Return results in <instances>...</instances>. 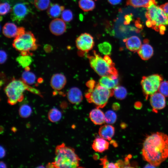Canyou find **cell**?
<instances>
[{
    "mask_svg": "<svg viewBox=\"0 0 168 168\" xmlns=\"http://www.w3.org/2000/svg\"><path fill=\"white\" fill-rule=\"evenodd\" d=\"M142 155L150 164L159 166L168 157V136L157 132L148 136L143 144Z\"/></svg>",
    "mask_w": 168,
    "mask_h": 168,
    "instance_id": "obj_1",
    "label": "cell"
},
{
    "mask_svg": "<svg viewBox=\"0 0 168 168\" xmlns=\"http://www.w3.org/2000/svg\"><path fill=\"white\" fill-rule=\"evenodd\" d=\"M55 154L54 161L52 163L53 168H77L79 166L80 159L74 149L64 143L56 146Z\"/></svg>",
    "mask_w": 168,
    "mask_h": 168,
    "instance_id": "obj_2",
    "label": "cell"
},
{
    "mask_svg": "<svg viewBox=\"0 0 168 168\" xmlns=\"http://www.w3.org/2000/svg\"><path fill=\"white\" fill-rule=\"evenodd\" d=\"M26 90L41 96L39 91L29 86L22 80L15 79L10 82L4 88L8 98V103L11 105H14L22 101L24 98V92Z\"/></svg>",
    "mask_w": 168,
    "mask_h": 168,
    "instance_id": "obj_3",
    "label": "cell"
},
{
    "mask_svg": "<svg viewBox=\"0 0 168 168\" xmlns=\"http://www.w3.org/2000/svg\"><path fill=\"white\" fill-rule=\"evenodd\" d=\"M113 95V90L97 84L94 88L88 90L85 94V97L89 103L94 104L97 108H99L104 107L110 97Z\"/></svg>",
    "mask_w": 168,
    "mask_h": 168,
    "instance_id": "obj_4",
    "label": "cell"
},
{
    "mask_svg": "<svg viewBox=\"0 0 168 168\" xmlns=\"http://www.w3.org/2000/svg\"><path fill=\"white\" fill-rule=\"evenodd\" d=\"M93 55L88 56L91 67L99 75L101 76L114 75L118 76L117 70L114 65L109 64L95 51L93 52Z\"/></svg>",
    "mask_w": 168,
    "mask_h": 168,
    "instance_id": "obj_5",
    "label": "cell"
},
{
    "mask_svg": "<svg viewBox=\"0 0 168 168\" xmlns=\"http://www.w3.org/2000/svg\"><path fill=\"white\" fill-rule=\"evenodd\" d=\"M12 45L16 49L21 53H29L30 51L35 50L38 47L36 39L30 31L25 32L23 34L15 37Z\"/></svg>",
    "mask_w": 168,
    "mask_h": 168,
    "instance_id": "obj_6",
    "label": "cell"
},
{
    "mask_svg": "<svg viewBox=\"0 0 168 168\" xmlns=\"http://www.w3.org/2000/svg\"><path fill=\"white\" fill-rule=\"evenodd\" d=\"M145 16L147 19L152 21V28L159 31V26L161 24L168 25V17L163 10L156 5L153 4L147 8Z\"/></svg>",
    "mask_w": 168,
    "mask_h": 168,
    "instance_id": "obj_7",
    "label": "cell"
},
{
    "mask_svg": "<svg viewBox=\"0 0 168 168\" xmlns=\"http://www.w3.org/2000/svg\"><path fill=\"white\" fill-rule=\"evenodd\" d=\"M162 80V76L158 74H153L142 77L141 84L146 99L156 92Z\"/></svg>",
    "mask_w": 168,
    "mask_h": 168,
    "instance_id": "obj_8",
    "label": "cell"
},
{
    "mask_svg": "<svg viewBox=\"0 0 168 168\" xmlns=\"http://www.w3.org/2000/svg\"><path fill=\"white\" fill-rule=\"evenodd\" d=\"M76 44L79 50L87 52L91 50L94 45V38L88 33H82L76 39Z\"/></svg>",
    "mask_w": 168,
    "mask_h": 168,
    "instance_id": "obj_9",
    "label": "cell"
},
{
    "mask_svg": "<svg viewBox=\"0 0 168 168\" xmlns=\"http://www.w3.org/2000/svg\"><path fill=\"white\" fill-rule=\"evenodd\" d=\"M29 12V9L26 4L17 3L13 7L11 18L13 21L20 22L25 18Z\"/></svg>",
    "mask_w": 168,
    "mask_h": 168,
    "instance_id": "obj_10",
    "label": "cell"
},
{
    "mask_svg": "<svg viewBox=\"0 0 168 168\" xmlns=\"http://www.w3.org/2000/svg\"><path fill=\"white\" fill-rule=\"evenodd\" d=\"M150 101L154 111L162 109L166 105L165 96L160 92H156L151 95Z\"/></svg>",
    "mask_w": 168,
    "mask_h": 168,
    "instance_id": "obj_11",
    "label": "cell"
},
{
    "mask_svg": "<svg viewBox=\"0 0 168 168\" xmlns=\"http://www.w3.org/2000/svg\"><path fill=\"white\" fill-rule=\"evenodd\" d=\"M49 29L51 33L56 35L63 34L66 31V26L63 20L56 18L50 22Z\"/></svg>",
    "mask_w": 168,
    "mask_h": 168,
    "instance_id": "obj_12",
    "label": "cell"
},
{
    "mask_svg": "<svg viewBox=\"0 0 168 168\" xmlns=\"http://www.w3.org/2000/svg\"><path fill=\"white\" fill-rule=\"evenodd\" d=\"M66 79L65 76L61 73H56L52 77L50 84L53 89L60 91L65 86L66 83Z\"/></svg>",
    "mask_w": 168,
    "mask_h": 168,
    "instance_id": "obj_13",
    "label": "cell"
},
{
    "mask_svg": "<svg viewBox=\"0 0 168 168\" xmlns=\"http://www.w3.org/2000/svg\"><path fill=\"white\" fill-rule=\"evenodd\" d=\"M118 76L114 75L102 76L99 80V83L102 86L108 89H114L119 83Z\"/></svg>",
    "mask_w": 168,
    "mask_h": 168,
    "instance_id": "obj_14",
    "label": "cell"
},
{
    "mask_svg": "<svg viewBox=\"0 0 168 168\" xmlns=\"http://www.w3.org/2000/svg\"><path fill=\"white\" fill-rule=\"evenodd\" d=\"M139 57L143 60H147L153 55L154 50L152 46L148 44L147 39H145L144 43L138 51Z\"/></svg>",
    "mask_w": 168,
    "mask_h": 168,
    "instance_id": "obj_15",
    "label": "cell"
},
{
    "mask_svg": "<svg viewBox=\"0 0 168 168\" xmlns=\"http://www.w3.org/2000/svg\"><path fill=\"white\" fill-rule=\"evenodd\" d=\"M67 96L69 101L73 104H79L83 99L81 91L76 87H72L69 90L67 94Z\"/></svg>",
    "mask_w": 168,
    "mask_h": 168,
    "instance_id": "obj_16",
    "label": "cell"
},
{
    "mask_svg": "<svg viewBox=\"0 0 168 168\" xmlns=\"http://www.w3.org/2000/svg\"><path fill=\"white\" fill-rule=\"evenodd\" d=\"M123 41L125 43L127 49L133 52L138 51L142 45L140 39L136 36H131L124 39Z\"/></svg>",
    "mask_w": 168,
    "mask_h": 168,
    "instance_id": "obj_17",
    "label": "cell"
},
{
    "mask_svg": "<svg viewBox=\"0 0 168 168\" xmlns=\"http://www.w3.org/2000/svg\"><path fill=\"white\" fill-rule=\"evenodd\" d=\"M89 117L91 121L96 125H102L105 122V114L99 108L92 110L90 113Z\"/></svg>",
    "mask_w": 168,
    "mask_h": 168,
    "instance_id": "obj_18",
    "label": "cell"
},
{
    "mask_svg": "<svg viewBox=\"0 0 168 168\" xmlns=\"http://www.w3.org/2000/svg\"><path fill=\"white\" fill-rule=\"evenodd\" d=\"M114 127L110 124H105L101 126L99 130V134L101 138L110 141L114 135Z\"/></svg>",
    "mask_w": 168,
    "mask_h": 168,
    "instance_id": "obj_19",
    "label": "cell"
},
{
    "mask_svg": "<svg viewBox=\"0 0 168 168\" xmlns=\"http://www.w3.org/2000/svg\"><path fill=\"white\" fill-rule=\"evenodd\" d=\"M92 146L95 151L101 153L108 149L109 142L102 138H97L93 141Z\"/></svg>",
    "mask_w": 168,
    "mask_h": 168,
    "instance_id": "obj_20",
    "label": "cell"
},
{
    "mask_svg": "<svg viewBox=\"0 0 168 168\" xmlns=\"http://www.w3.org/2000/svg\"><path fill=\"white\" fill-rule=\"evenodd\" d=\"M153 4L156 5L155 0H127L126 5L134 8L144 7L148 8Z\"/></svg>",
    "mask_w": 168,
    "mask_h": 168,
    "instance_id": "obj_21",
    "label": "cell"
},
{
    "mask_svg": "<svg viewBox=\"0 0 168 168\" xmlns=\"http://www.w3.org/2000/svg\"><path fill=\"white\" fill-rule=\"evenodd\" d=\"M17 28L14 24L8 22L6 23L3 28V35L8 38L16 37L17 35Z\"/></svg>",
    "mask_w": 168,
    "mask_h": 168,
    "instance_id": "obj_22",
    "label": "cell"
},
{
    "mask_svg": "<svg viewBox=\"0 0 168 168\" xmlns=\"http://www.w3.org/2000/svg\"><path fill=\"white\" fill-rule=\"evenodd\" d=\"M64 7L58 4H52L47 11V14L51 18H55L58 17Z\"/></svg>",
    "mask_w": 168,
    "mask_h": 168,
    "instance_id": "obj_23",
    "label": "cell"
},
{
    "mask_svg": "<svg viewBox=\"0 0 168 168\" xmlns=\"http://www.w3.org/2000/svg\"><path fill=\"white\" fill-rule=\"evenodd\" d=\"M78 4L80 8L84 12L92 11L95 7V3L93 0H79Z\"/></svg>",
    "mask_w": 168,
    "mask_h": 168,
    "instance_id": "obj_24",
    "label": "cell"
},
{
    "mask_svg": "<svg viewBox=\"0 0 168 168\" xmlns=\"http://www.w3.org/2000/svg\"><path fill=\"white\" fill-rule=\"evenodd\" d=\"M113 91L115 97L119 100L124 99L127 95V89L122 86H117L114 89Z\"/></svg>",
    "mask_w": 168,
    "mask_h": 168,
    "instance_id": "obj_25",
    "label": "cell"
},
{
    "mask_svg": "<svg viewBox=\"0 0 168 168\" xmlns=\"http://www.w3.org/2000/svg\"><path fill=\"white\" fill-rule=\"evenodd\" d=\"M61 112L55 108L51 109L48 112V118L51 122H57L61 119Z\"/></svg>",
    "mask_w": 168,
    "mask_h": 168,
    "instance_id": "obj_26",
    "label": "cell"
},
{
    "mask_svg": "<svg viewBox=\"0 0 168 168\" xmlns=\"http://www.w3.org/2000/svg\"><path fill=\"white\" fill-rule=\"evenodd\" d=\"M16 60L20 66L23 68L29 67L32 62V58L29 55H22L19 56Z\"/></svg>",
    "mask_w": 168,
    "mask_h": 168,
    "instance_id": "obj_27",
    "label": "cell"
},
{
    "mask_svg": "<svg viewBox=\"0 0 168 168\" xmlns=\"http://www.w3.org/2000/svg\"><path fill=\"white\" fill-rule=\"evenodd\" d=\"M22 80L28 85L34 84L36 80L35 75L29 71L25 70L22 75Z\"/></svg>",
    "mask_w": 168,
    "mask_h": 168,
    "instance_id": "obj_28",
    "label": "cell"
},
{
    "mask_svg": "<svg viewBox=\"0 0 168 168\" xmlns=\"http://www.w3.org/2000/svg\"><path fill=\"white\" fill-rule=\"evenodd\" d=\"M99 51L105 55H109L111 53L112 47L111 44L108 42L105 41L98 45Z\"/></svg>",
    "mask_w": 168,
    "mask_h": 168,
    "instance_id": "obj_29",
    "label": "cell"
},
{
    "mask_svg": "<svg viewBox=\"0 0 168 168\" xmlns=\"http://www.w3.org/2000/svg\"><path fill=\"white\" fill-rule=\"evenodd\" d=\"M32 110L30 107L26 104L22 105L20 108L19 113L20 116L23 118H27L31 114Z\"/></svg>",
    "mask_w": 168,
    "mask_h": 168,
    "instance_id": "obj_30",
    "label": "cell"
},
{
    "mask_svg": "<svg viewBox=\"0 0 168 168\" xmlns=\"http://www.w3.org/2000/svg\"><path fill=\"white\" fill-rule=\"evenodd\" d=\"M117 119L116 113L111 110L107 111L105 114V122L108 124H113L115 123Z\"/></svg>",
    "mask_w": 168,
    "mask_h": 168,
    "instance_id": "obj_31",
    "label": "cell"
},
{
    "mask_svg": "<svg viewBox=\"0 0 168 168\" xmlns=\"http://www.w3.org/2000/svg\"><path fill=\"white\" fill-rule=\"evenodd\" d=\"M50 2V0H35L34 4L37 9L42 11L48 7Z\"/></svg>",
    "mask_w": 168,
    "mask_h": 168,
    "instance_id": "obj_32",
    "label": "cell"
},
{
    "mask_svg": "<svg viewBox=\"0 0 168 168\" xmlns=\"http://www.w3.org/2000/svg\"><path fill=\"white\" fill-rule=\"evenodd\" d=\"M62 19L65 22H69L73 18L72 12L69 9H66L63 11L62 13Z\"/></svg>",
    "mask_w": 168,
    "mask_h": 168,
    "instance_id": "obj_33",
    "label": "cell"
},
{
    "mask_svg": "<svg viewBox=\"0 0 168 168\" xmlns=\"http://www.w3.org/2000/svg\"><path fill=\"white\" fill-rule=\"evenodd\" d=\"M159 92L165 96H168V81H162L158 89Z\"/></svg>",
    "mask_w": 168,
    "mask_h": 168,
    "instance_id": "obj_34",
    "label": "cell"
},
{
    "mask_svg": "<svg viewBox=\"0 0 168 168\" xmlns=\"http://www.w3.org/2000/svg\"><path fill=\"white\" fill-rule=\"evenodd\" d=\"M11 9L10 5L7 2L1 3L0 6V13L4 15L8 13Z\"/></svg>",
    "mask_w": 168,
    "mask_h": 168,
    "instance_id": "obj_35",
    "label": "cell"
},
{
    "mask_svg": "<svg viewBox=\"0 0 168 168\" xmlns=\"http://www.w3.org/2000/svg\"><path fill=\"white\" fill-rule=\"evenodd\" d=\"M96 84L95 81L92 79L88 81L86 84V86L90 89L94 88Z\"/></svg>",
    "mask_w": 168,
    "mask_h": 168,
    "instance_id": "obj_36",
    "label": "cell"
},
{
    "mask_svg": "<svg viewBox=\"0 0 168 168\" xmlns=\"http://www.w3.org/2000/svg\"><path fill=\"white\" fill-rule=\"evenodd\" d=\"M7 55L6 53L3 50L0 51V63L1 64L4 63L6 60Z\"/></svg>",
    "mask_w": 168,
    "mask_h": 168,
    "instance_id": "obj_37",
    "label": "cell"
},
{
    "mask_svg": "<svg viewBox=\"0 0 168 168\" xmlns=\"http://www.w3.org/2000/svg\"><path fill=\"white\" fill-rule=\"evenodd\" d=\"M132 14H131L126 15L125 16V21H124V24L128 25L129 24L130 22L132 21Z\"/></svg>",
    "mask_w": 168,
    "mask_h": 168,
    "instance_id": "obj_38",
    "label": "cell"
},
{
    "mask_svg": "<svg viewBox=\"0 0 168 168\" xmlns=\"http://www.w3.org/2000/svg\"><path fill=\"white\" fill-rule=\"evenodd\" d=\"M160 7L163 10L168 17V2L161 5Z\"/></svg>",
    "mask_w": 168,
    "mask_h": 168,
    "instance_id": "obj_39",
    "label": "cell"
},
{
    "mask_svg": "<svg viewBox=\"0 0 168 168\" xmlns=\"http://www.w3.org/2000/svg\"><path fill=\"white\" fill-rule=\"evenodd\" d=\"M159 32L160 34L161 35H164L166 30V27L165 25L161 24L159 26Z\"/></svg>",
    "mask_w": 168,
    "mask_h": 168,
    "instance_id": "obj_40",
    "label": "cell"
},
{
    "mask_svg": "<svg viewBox=\"0 0 168 168\" xmlns=\"http://www.w3.org/2000/svg\"><path fill=\"white\" fill-rule=\"evenodd\" d=\"M135 26L138 29H142L143 27L142 24L140 23L139 19H138L135 21Z\"/></svg>",
    "mask_w": 168,
    "mask_h": 168,
    "instance_id": "obj_41",
    "label": "cell"
},
{
    "mask_svg": "<svg viewBox=\"0 0 168 168\" xmlns=\"http://www.w3.org/2000/svg\"><path fill=\"white\" fill-rule=\"evenodd\" d=\"M108 1L111 4L116 5L119 4L122 0H108Z\"/></svg>",
    "mask_w": 168,
    "mask_h": 168,
    "instance_id": "obj_42",
    "label": "cell"
},
{
    "mask_svg": "<svg viewBox=\"0 0 168 168\" xmlns=\"http://www.w3.org/2000/svg\"><path fill=\"white\" fill-rule=\"evenodd\" d=\"M112 107L114 110H117L120 108V105L118 103H114L113 104Z\"/></svg>",
    "mask_w": 168,
    "mask_h": 168,
    "instance_id": "obj_43",
    "label": "cell"
},
{
    "mask_svg": "<svg viewBox=\"0 0 168 168\" xmlns=\"http://www.w3.org/2000/svg\"><path fill=\"white\" fill-rule=\"evenodd\" d=\"M5 151L4 148L1 146H0V157H3L5 155Z\"/></svg>",
    "mask_w": 168,
    "mask_h": 168,
    "instance_id": "obj_44",
    "label": "cell"
},
{
    "mask_svg": "<svg viewBox=\"0 0 168 168\" xmlns=\"http://www.w3.org/2000/svg\"><path fill=\"white\" fill-rule=\"evenodd\" d=\"M146 26L148 27H152V24L151 21L148 19L146 22Z\"/></svg>",
    "mask_w": 168,
    "mask_h": 168,
    "instance_id": "obj_45",
    "label": "cell"
},
{
    "mask_svg": "<svg viewBox=\"0 0 168 168\" xmlns=\"http://www.w3.org/2000/svg\"><path fill=\"white\" fill-rule=\"evenodd\" d=\"M0 168H6V166L5 163L2 161H1L0 163Z\"/></svg>",
    "mask_w": 168,
    "mask_h": 168,
    "instance_id": "obj_46",
    "label": "cell"
},
{
    "mask_svg": "<svg viewBox=\"0 0 168 168\" xmlns=\"http://www.w3.org/2000/svg\"><path fill=\"white\" fill-rule=\"evenodd\" d=\"M155 167L154 166L149 163V164L147 165L145 167Z\"/></svg>",
    "mask_w": 168,
    "mask_h": 168,
    "instance_id": "obj_47",
    "label": "cell"
},
{
    "mask_svg": "<svg viewBox=\"0 0 168 168\" xmlns=\"http://www.w3.org/2000/svg\"></svg>",
    "mask_w": 168,
    "mask_h": 168,
    "instance_id": "obj_48",
    "label": "cell"
}]
</instances>
